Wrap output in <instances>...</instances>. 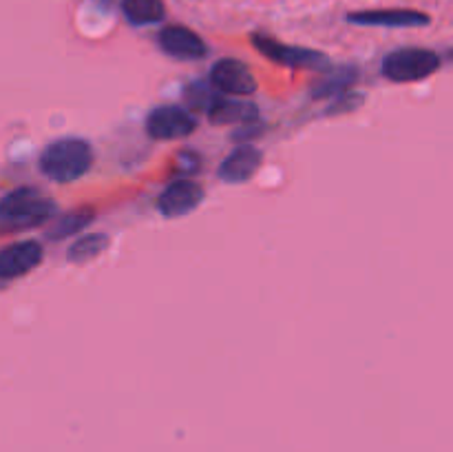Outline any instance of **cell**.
Wrapping results in <instances>:
<instances>
[{"label": "cell", "instance_id": "obj_14", "mask_svg": "<svg viewBox=\"0 0 453 452\" xmlns=\"http://www.w3.org/2000/svg\"><path fill=\"white\" fill-rule=\"evenodd\" d=\"M106 248H109V238L104 233H88L69 248L66 257L73 264H87V261L100 257Z\"/></svg>", "mask_w": 453, "mask_h": 452}, {"label": "cell", "instance_id": "obj_3", "mask_svg": "<svg viewBox=\"0 0 453 452\" xmlns=\"http://www.w3.org/2000/svg\"><path fill=\"white\" fill-rule=\"evenodd\" d=\"M441 69V58L432 49H396L383 60V75L392 82H418Z\"/></svg>", "mask_w": 453, "mask_h": 452}, {"label": "cell", "instance_id": "obj_11", "mask_svg": "<svg viewBox=\"0 0 453 452\" xmlns=\"http://www.w3.org/2000/svg\"><path fill=\"white\" fill-rule=\"evenodd\" d=\"M261 167V151L255 146H239L224 162L219 164V180L228 184H242L248 182Z\"/></svg>", "mask_w": 453, "mask_h": 452}, {"label": "cell", "instance_id": "obj_1", "mask_svg": "<svg viewBox=\"0 0 453 452\" xmlns=\"http://www.w3.org/2000/svg\"><path fill=\"white\" fill-rule=\"evenodd\" d=\"M56 202L34 186H20L0 202V226L4 230H29L51 220Z\"/></svg>", "mask_w": 453, "mask_h": 452}, {"label": "cell", "instance_id": "obj_12", "mask_svg": "<svg viewBox=\"0 0 453 452\" xmlns=\"http://www.w3.org/2000/svg\"><path fill=\"white\" fill-rule=\"evenodd\" d=\"M208 118L215 124H250L255 120H259V111L250 102H237V100H219L212 105V109L208 111Z\"/></svg>", "mask_w": 453, "mask_h": 452}, {"label": "cell", "instance_id": "obj_15", "mask_svg": "<svg viewBox=\"0 0 453 452\" xmlns=\"http://www.w3.org/2000/svg\"><path fill=\"white\" fill-rule=\"evenodd\" d=\"M93 211H73L69 213V215L60 217V220L53 224V229L49 230V239H65V238H71V235L80 233V230L84 229V226H88L93 222Z\"/></svg>", "mask_w": 453, "mask_h": 452}, {"label": "cell", "instance_id": "obj_16", "mask_svg": "<svg viewBox=\"0 0 453 452\" xmlns=\"http://www.w3.org/2000/svg\"><path fill=\"white\" fill-rule=\"evenodd\" d=\"M186 100H188V105L193 106V109L206 111L208 113V111L212 109V105L219 100V96H215L206 84H190V87L186 89Z\"/></svg>", "mask_w": 453, "mask_h": 452}, {"label": "cell", "instance_id": "obj_5", "mask_svg": "<svg viewBox=\"0 0 453 452\" xmlns=\"http://www.w3.org/2000/svg\"><path fill=\"white\" fill-rule=\"evenodd\" d=\"M146 131L155 140H177V137H186L195 131V118L181 106H157L146 118Z\"/></svg>", "mask_w": 453, "mask_h": 452}, {"label": "cell", "instance_id": "obj_2", "mask_svg": "<svg viewBox=\"0 0 453 452\" xmlns=\"http://www.w3.org/2000/svg\"><path fill=\"white\" fill-rule=\"evenodd\" d=\"M93 164V149L80 137H62L53 142L40 155V171L53 182L80 180Z\"/></svg>", "mask_w": 453, "mask_h": 452}, {"label": "cell", "instance_id": "obj_8", "mask_svg": "<svg viewBox=\"0 0 453 452\" xmlns=\"http://www.w3.org/2000/svg\"><path fill=\"white\" fill-rule=\"evenodd\" d=\"M203 191L193 180H177L166 186L157 199V208L164 217H184L202 204Z\"/></svg>", "mask_w": 453, "mask_h": 452}, {"label": "cell", "instance_id": "obj_6", "mask_svg": "<svg viewBox=\"0 0 453 452\" xmlns=\"http://www.w3.org/2000/svg\"><path fill=\"white\" fill-rule=\"evenodd\" d=\"M42 257L44 248L35 239H25V242L12 244V246H7L0 253V277L4 282L22 277L29 270H34L42 261Z\"/></svg>", "mask_w": 453, "mask_h": 452}, {"label": "cell", "instance_id": "obj_4", "mask_svg": "<svg viewBox=\"0 0 453 452\" xmlns=\"http://www.w3.org/2000/svg\"><path fill=\"white\" fill-rule=\"evenodd\" d=\"M252 44H255L257 51H259L261 56L270 58V60L277 62V65L292 66V69L323 71L330 66V60H327L323 53L310 51V49L301 47H290V44H283L264 34L252 35Z\"/></svg>", "mask_w": 453, "mask_h": 452}, {"label": "cell", "instance_id": "obj_10", "mask_svg": "<svg viewBox=\"0 0 453 452\" xmlns=\"http://www.w3.org/2000/svg\"><path fill=\"white\" fill-rule=\"evenodd\" d=\"M349 22L363 27H425L429 16L416 9H372V12H354L348 16Z\"/></svg>", "mask_w": 453, "mask_h": 452}, {"label": "cell", "instance_id": "obj_13", "mask_svg": "<svg viewBox=\"0 0 453 452\" xmlns=\"http://www.w3.org/2000/svg\"><path fill=\"white\" fill-rule=\"evenodd\" d=\"M122 12L133 25H155L164 18V0H122Z\"/></svg>", "mask_w": 453, "mask_h": 452}, {"label": "cell", "instance_id": "obj_7", "mask_svg": "<svg viewBox=\"0 0 453 452\" xmlns=\"http://www.w3.org/2000/svg\"><path fill=\"white\" fill-rule=\"evenodd\" d=\"M211 82L228 96H250L257 91V80L243 62L224 58L211 71Z\"/></svg>", "mask_w": 453, "mask_h": 452}, {"label": "cell", "instance_id": "obj_9", "mask_svg": "<svg viewBox=\"0 0 453 452\" xmlns=\"http://www.w3.org/2000/svg\"><path fill=\"white\" fill-rule=\"evenodd\" d=\"M159 47L177 60H199L206 56V43L184 25H168L159 31Z\"/></svg>", "mask_w": 453, "mask_h": 452}]
</instances>
